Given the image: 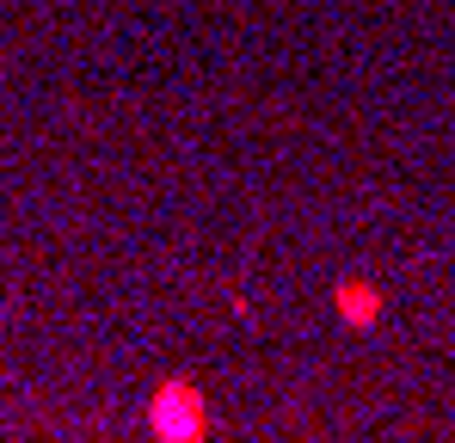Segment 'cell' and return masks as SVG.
<instances>
[{
  "instance_id": "6da1fadb",
  "label": "cell",
  "mask_w": 455,
  "mask_h": 443,
  "mask_svg": "<svg viewBox=\"0 0 455 443\" xmlns=\"http://www.w3.org/2000/svg\"><path fill=\"white\" fill-rule=\"evenodd\" d=\"M142 419H148L154 438H166V443H197V438H210V400H204V388H197L191 375H166V382L148 394Z\"/></svg>"
},
{
  "instance_id": "7a4b0ae2",
  "label": "cell",
  "mask_w": 455,
  "mask_h": 443,
  "mask_svg": "<svg viewBox=\"0 0 455 443\" xmlns=\"http://www.w3.org/2000/svg\"><path fill=\"white\" fill-rule=\"evenodd\" d=\"M332 308H339V320H345V326L370 333V326L381 320V308H387V302H381V290H376V284L351 278V284H339V290H332Z\"/></svg>"
}]
</instances>
